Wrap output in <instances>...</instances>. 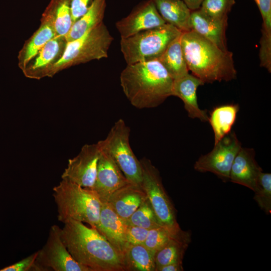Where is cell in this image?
<instances>
[{"label": "cell", "instance_id": "4fadbf2b", "mask_svg": "<svg viewBox=\"0 0 271 271\" xmlns=\"http://www.w3.org/2000/svg\"><path fill=\"white\" fill-rule=\"evenodd\" d=\"M100 150L96 179L91 189L102 203H107L111 194L130 182L114 160L107 152Z\"/></svg>", "mask_w": 271, "mask_h": 271}, {"label": "cell", "instance_id": "4dcf8cb0", "mask_svg": "<svg viewBox=\"0 0 271 271\" xmlns=\"http://www.w3.org/2000/svg\"><path fill=\"white\" fill-rule=\"evenodd\" d=\"M262 19L260 46L263 48L271 47V0H254Z\"/></svg>", "mask_w": 271, "mask_h": 271}, {"label": "cell", "instance_id": "4316f807", "mask_svg": "<svg viewBox=\"0 0 271 271\" xmlns=\"http://www.w3.org/2000/svg\"><path fill=\"white\" fill-rule=\"evenodd\" d=\"M42 16L50 20L54 28L55 37H65L73 24L70 0H55Z\"/></svg>", "mask_w": 271, "mask_h": 271}, {"label": "cell", "instance_id": "44dd1931", "mask_svg": "<svg viewBox=\"0 0 271 271\" xmlns=\"http://www.w3.org/2000/svg\"><path fill=\"white\" fill-rule=\"evenodd\" d=\"M159 14L165 21L182 33L191 31V13L183 0H153Z\"/></svg>", "mask_w": 271, "mask_h": 271}, {"label": "cell", "instance_id": "e0dca14e", "mask_svg": "<svg viewBox=\"0 0 271 271\" xmlns=\"http://www.w3.org/2000/svg\"><path fill=\"white\" fill-rule=\"evenodd\" d=\"M228 19L210 17L200 9L192 11L190 27L193 31L210 41L223 50H227L226 30Z\"/></svg>", "mask_w": 271, "mask_h": 271}, {"label": "cell", "instance_id": "603a6c76", "mask_svg": "<svg viewBox=\"0 0 271 271\" xmlns=\"http://www.w3.org/2000/svg\"><path fill=\"white\" fill-rule=\"evenodd\" d=\"M106 5V0H94L86 13L73 24L65 36L67 43L80 38L88 30L103 22Z\"/></svg>", "mask_w": 271, "mask_h": 271}, {"label": "cell", "instance_id": "8fae6325", "mask_svg": "<svg viewBox=\"0 0 271 271\" xmlns=\"http://www.w3.org/2000/svg\"><path fill=\"white\" fill-rule=\"evenodd\" d=\"M100 154L97 143L84 145L76 157L68 160L62 179H68L83 188L91 189L96 179Z\"/></svg>", "mask_w": 271, "mask_h": 271}, {"label": "cell", "instance_id": "6da1fadb", "mask_svg": "<svg viewBox=\"0 0 271 271\" xmlns=\"http://www.w3.org/2000/svg\"><path fill=\"white\" fill-rule=\"evenodd\" d=\"M61 228L62 240L73 258L90 271H124L122 257L95 228L70 220Z\"/></svg>", "mask_w": 271, "mask_h": 271}, {"label": "cell", "instance_id": "484cf974", "mask_svg": "<svg viewBox=\"0 0 271 271\" xmlns=\"http://www.w3.org/2000/svg\"><path fill=\"white\" fill-rule=\"evenodd\" d=\"M154 255L144 244L127 245L123 256L125 270L155 271Z\"/></svg>", "mask_w": 271, "mask_h": 271}, {"label": "cell", "instance_id": "d6a6232c", "mask_svg": "<svg viewBox=\"0 0 271 271\" xmlns=\"http://www.w3.org/2000/svg\"><path fill=\"white\" fill-rule=\"evenodd\" d=\"M148 232V229L128 224L126 234L127 245L143 244Z\"/></svg>", "mask_w": 271, "mask_h": 271}, {"label": "cell", "instance_id": "52a82bcc", "mask_svg": "<svg viewBox=\"0 0 271 271\" xmlns=\"http://www.w3.org/2000/svg\"><path fill=\"white\" fill-rule=\"evenodd\" d=\"M129 134V128L123 119H119L112 126L106 138L97 144L101 150L111 156L130 182L141 185V164L130 146Z\"/></svg>", "mask_w": 271, "mask_h": 271}, {"label": "cell", "instance_id": "d6986e66", "mask_svg": "<svg viewBox=\"0 0 271 271\" xmlns=\"http://www.w3.org/2000/svg\"><path fill=\"white\" fill-rule=\"evenodd\" d=\"M147 198L141 185L129 182L114 191L107 203L119 217L126 221Z\"/></svg>", "mask_w": 271, "mask_h": 271}, {"label": "cell", "instance_id": "8992f818", "mask_svg": "<svg viewBox=\"0 0 271 271\" xmlns=\"http://www.w3.org/2000/svg\"><path fill=\"white\" fill-rule=\"evenodd\" d=\"M182 32L165 24L121 38L120 50L127 64L157 60Z\"/></svg>", "mask_w": 271, "mask_h": 271}, {"label": "cell", "instance_id": "7a4b0ae2", "mask_svg": "<svg viewBox=\"0 0 271 271\" xmlns=\"http://www.w3.org/2000/svg\"><path fill=\"white\" fill-rule=\"evenodd\" d=\"M173 80L158 60L127 64L120 75L124 95L139 109L156 107L172 96Z\"/></svg>", "mask_w": 271, "mask_h": 271}, {"label": "cell", "instance_id": "f1b7e54d", "mask_svg": "<svg viewBox=\"0 0 271 271\" xmlns=\"http://www.w3.org/2000/svg\"><path fill=\"white\" fill-rule=\"evenodd\" d=\"M253 199L266 214L271 213V174L261 171L258 176L257 187Z\"/></svg>", "mask_w": 271, "mask_h": 271}, {"label": "cell", "instance_id": "7402d4cb", "mask_svg": "<svg viewBox=\"0 0 271 271\" xmlns=\"http://www.w3.org/2000/svg\"><path fill=\"white\" fill-rule=\"evenodd\" d=\"M191 241L188 231L181 230L176 234L154 255L156 270L163 265L175 262L182 263L185 252Z\"/></svg>", "mask_w": 271, "mask_h": 271}, {"label": "cell", "instance_id": "7c38bea8", "mask_svg": "<svg viewBox=\"0 0 271 271\" xmlns=\"http://www.w3.org/2000/svg\"><path fill=\"white\" fill-rule=\"evenodd\" d=\"M165 24L153 0H146L137 5L126 17L117 21L115 27L121 38H125Z\"/></svg>", "mask_w": 271, "mask_h": 271}, {"label": "cell", "instance_id": "5b68a950", "mask_svg": "<svg viewBox=\"0 0 271 271\" xmlns=\"http://www.w3.org/2000/svg\"><path fill=\"white\" fill-rule=\"evenodd\" d=\"M113 40L106 26L101 23L80 38L67 42L62 57L50 67L46 77H52L71 67L108 57Z\"/></svg>", "mask_w": 271, "mask_h": 271}, {"label": "cell", "instance_id": "d590c367", "mask_svg": "<svg viewBox=\"0 0 271 271\" xmlns=\"http://www.w3.org/2000/svg\"><path fill=\"white\" fill-rule=\"evenodd\" d=\"M183 270L182 263L175 262L162 266L156 271H182Z\"/></svg>", "mask_w": 271, "mask_h": 271}, {"label": "cell", "instance_id": "d4e9b609", "mask_svg": "<svg viewBox=\"0 0 271 271\" xmlns=\"http://www.w3.org/2000/svg\"><path fill=\"white\" fill-rule=\"evenodd\" d=\"M181 35L173 40L157 59L163 65L173 80L189 73L181 43Z\"/></svg>", "mask_w": 271, "mask_h": 271}, {"label": "cell", "instance_id": "9a60e30c", "mask_svg": "<svg viewBox=\"0 0 271 271\" xmlns=\"http://www.w3.org/2000/svg\"><path fill=\"white\" fill-rule=\"evenodd\" d=\"M67 42L65 37H57L47 42L23 71L29 78L46 77L48 69L62 56Z\"/></svg>", "mask_w": 271, "mask_h": 271}, {"label": "cell", "instance_id": "836d02e7", "mask_svg": "<svg viewBox=\"0 0 271 271\" xmlns=\"http://www.w3.org/2000/svg\"><path fill=\"white\" fill-rule=\"evenodd\" d=\"M38 251L21 260L0 269V271H37L35 261Z\"/></svg>", "mask_w": 271, "mask_h": 271}, {"label": "cell", "instance_id": "30bf717a", "mask_svg": "<svg viewBox=\"0 0 271 271\" xmlns=\"http://www.w3.org/2000/svg\"><path fill=\"white\" fill-rule=\"evenodd\" d=\"M241 148V143L235 132L231 131L214 144L211 152L201 156L194 168L200 172L213 173L224 182L229 181L232 163Z\"/></svg>", "mask_w": 271, "mask_h": 271}, {"label": "cell", "instance_id": "9c48e42d", "mask_svg": "<svg viewBox=\"0 0 271 271\" xmlns=\"http://www.w3.org/2000/svg\"><path fill=\"white\" fill-rule=\"evenodd\" d=\"M37 271H90L77 262L65 246L61 236V228L52 225L46 243L38 251L35 261Z\"/></svg>", "mask_w": 271, "mask_h": 271}, {"label": "cell", "instance_id": "8d00e7d4", "mask_svg": "<svg viewBox=\"0 0 271 271\" xmlns=\"http://www.w3.org/2000/svg\"><path fill=\"white\" fill-rule=\"evenodd\" d=\"M189 9L195 11L200 9L204 0H183Z\"/></svg>", "mask_w": 271, "mask_h": 271}, {"label": "cell", "instance_id": "2e32d148", "mask_svg": "<svg viewBox=\"0 0 271 271\" xmlns=\"http://www.w3.org/2000/svg\"><path fill=\"white\" fill-rule=\"evenodd\" d=\"M261 171L262 169L255 159L254 149L241 147L232 163L229 181L254 192L257 189L258 176Z\"/></svg>", "mask_w": 271, "mask_h": 271}, {"label": "cell", "instance_id": "f546056e", "mask_svg": "<svg viewBox=\"0 0 271 271\" xmlns=\"http://www.w3.org/2000/svg\"><path fill=\"white\" fill-rule=\"evenodd\" d=\"M177 233H173L160 225L149 230L148 236L143 244L155 254Z\"/></svg>", "mask_w": 271, "mask_h": 271}, {"label": "cell", "instance_id": "5bb4252c", "mask_svg": "<svg viewBox=\"0 0 271 271\" xmlns=\"http://www.w3.org/2000/svg\"><path fill=\"white\" fill-rule=\"evenodd\" d=\"M127 226L126 221L119 217L107 203H101L96 229L105 237L122 258L127 246L126 239Z\"/></svg>", "mask_w": 271, "mask_h": 271}, {"label": "cell", "instance_id": "3957f363", "mask_svg": "<svg viewBox=\"0 0 271 271\" xmlns=\"http://www.w3.org/2000/svg\"><path fill=\"white\" fill-rule=\"evenodd\" d=\"M181 43L189 71L204 83L236 78L233 53L190 31L183 32Z\"/></svg>", "mask_w": 271, "mask_h": 271}, {"label": "cell", "instance_id": "cb8c5ba5", "mask_svg": "<svg viewBox=\"0 0 271 271\" xmlns=\"http://www.w3.org/2000/svg\"><path fill=\"white\" fill-rule=\"evenodd\" d=\"M239 109L238 104H226L214 107L210 113L208 121L213 129L214 144L232 130Z\"/></svg>", "mask_w": 271, "mask_h": 271}, {"label": "cell", "instance_id": "ffe728a7", "mask_svg": "<svg viewBox=\"0 0 271 271\" xmlns=\"http://www.w3.org/2000/svg\"><path fill=\"white\" fill-rule=\"evenodd\" d=\"M54 37L55 32L51 21L42 16L40 27L25 42L19 52L18 64L22 72L44 45Z\"/></svg>", "mask_w": 271, "mask_h": 271}, {"label": "cell", "instance_id": "1f68e13d", "mask_svg": "<svg viewBox=\"0 0 271 271\" xmlns=\"http://www.w3.org/2000/svg\"><path fill=\"white\" fill-rule=\"evenodd\" d=\"M235 0H204L200 10L206 15L217 19H228Z\"/></svg>", "mask_w": 271, "mask_h": 271}, {"label": "cell", "instance_id": "ba28073f", "mask_svg": "<svg viewBox=\"0 0 271 271\" xmlns=\"http://www.w3.org/2000/svg\"><path fill=\"white\" fill-rule=\"evenodd\" d=\"M142 172L141 186L145 191L161 225L173 233L182 230L176 218V211L162 184L158 169L148 159L140 160Z\"/></svg>", "mask_w": 271, "mask_h": 271}, {"label": "cell", "instance_id": "277c9868", "mask_svg": "<svg viewBox=\"0 0 271 271\" xmlns=\"http://www.w3.org/2000/svg\"><path fill=\"white\" fill-rule=\"evenodd\" d=\"M53 191L59 221L64 223L75 220L97 228L101 202L92 189L62 179Z\"/></svg>", "mask_w": 271, "mask_h": 271}, {"label": "cell", "instance_id": "e575fe53", "mask_svg": "<svg viewBox=\"0 0 271 271\" xmlns=\"http://www.w3.org/2000/svg\"><path fill=\"white\" fill-rule=\"evenodd\" d=\"M94 0H70L72 22L74 23L85 14Z\"/></svg>", "mask_w": 271, "mask_h": 271}, {"label": "cell", "instance_id": "83f0119b", "mask_svg": "<svg viewBox=\"0 0 271 271\" xmlns=\"http://www.w3.org/2000/svg\"><path fill=\"white\" fill-rule=\"evenodd\" d=\"M126 221L129 225L139 226L148 230L161 225L148 198L141 204Z\"/></svg>", "mask_w": 271, "mask_h": 271}, {"label": "cell", "instance_id": "ac0fdd59", "mask_svg": "<svg viewBox=\"0 0 271 271\" xmlns=\"http://www.w3.org/2000/svg\"><path fill=\"white\" fill-rule=\"evenodd\" d=\"M204 84L198 78L188 73L180 78L174 79L172 96H177L183 101L189 117L207 121L209 116L206 110L199 108L197 96V88Z\"/></svg>", "mask_w": 271, "mask_h": 271}]
</instances>
